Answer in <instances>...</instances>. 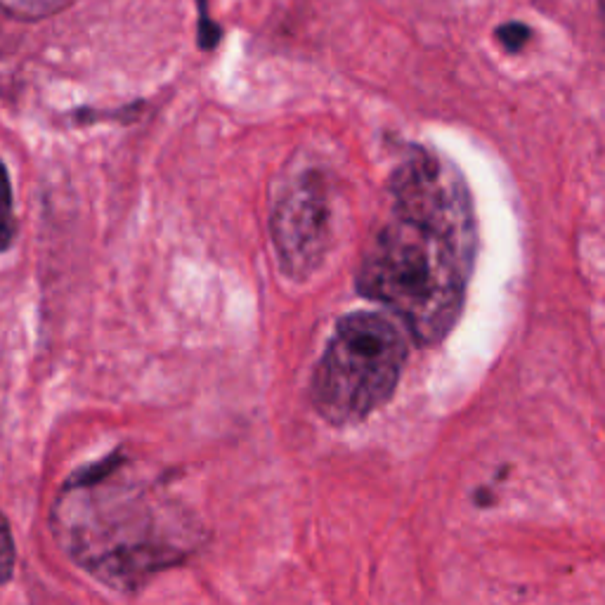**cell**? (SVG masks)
Returning a JSON list of instances; mask_svg holds the SVG:
<instances>
[{
    "mask_svg": "<svg viewBox=\"0 0 605 605\" xmlns=\"http://www.w3.org/2000/svg\"><path fill=\"white\" fill-rule=\"evenodd\" d=\"M272 242L286 277L303 282L322 265L331 242L329 192L317 173L286 185L270 220Z\"/></svg>",
    "mask_w": 605,
    "mask_h": 605,
    "instance_id": "277c9868",
    "label": "cell"
},
{
    "mask_svg": "<svg viewBox=\"0 0 605 605\" xmlns=\"http://www.w3.org/2000/svg\"><path fill=\"white\" fill-rule=\"evenodd\" d=\"M405 362L398 324L383 312H350L336 324L312 376V405L334 426L360 424L390 400Z\"/></svg>",
    "mask_w": 605,
    "mask_h": 605,
    "instance_id": "3957f363",
    "label": "cell"
},
{
    "mask_svg": "<svg viewBox=\"0 0 605 605\" xmlns=\"http://www.w3.org/2000/svg\"><path fill=\"white\" fill-rule=\"evenodd\" d=\"M497 41L509 52H520L532 38V29L523 22H506L497 26Z\"/></svg>",
    "mask_w": 605,
    "mask_h": 605,
    "instance_id": "ba28073f",
    "label": "cell"
},
{
    "mask_svg": "<svg viewBox=\"0 0 605 605\" xmlns=\"http://www.w3.org/2000/svg\"><path fill=\"white\" fill-rule=\"evenodd\" d=\"M50 525L71 561L119 591L140 589L159 570L185 561L199 542L190 513L121 452L64 483Z\"/></svg>",
    "mask_w": 605,
    "mask_h": 605,
    "instance_id": "7a4b0ae2",
    "label": "cell"
},
{
    "mask_svg": "<svg viewBox=\"0 0 605 605\" xmlns=\"http://www.w3.org/2000/svg\"><path fill=\"white\" fill-rule=\"evenodd\" d=\"M390 211L362 253L357 291L381 303L421 346L461 317L476 260V216L447 161L416 152L393 173Z\"/></svg>",
    "mask_w": 605,
    "mask_h": 605,
    "instance_id": "6da1fadb",
    "label": "cell"
},
{
    "mask_svg": "<svg viewBox=\"0 0 605 605\" xmlns=\"http://www.w3.org/2000/svg\"><path fill=\"white\" fill-rule=\"evenodd\" d=\"M199 8V48L213 50L223 38V29L208 15V0H197Z\"/></svg>",
    "mask_w": 605,
    "mask_h": 605,
    "instance_id": "9c48e42d",
    "label": "cell"
},
{
    "mask_svg": "<svg viewBox=\"0 0 605 605\" xmlns=\"http://www.w3.org/2000/svg\"><path fill=\"white\" fill-rule=\"evenodd\" d=\"M15 539H12V530L8 518L0 513V587L12 580V572H15Z\"/></svg>",
    "mask_w": 605,
    "mask_h": 605,
    "instance_id": "52a82bcc",
    "label": "cell"
},
{
    "mask_svg": "<svg viewBox=\"0 0 605 605\" xmlns=\"http://www.w3.org/2000/svg\"><path fill=\"white\" fill-rule=\"evenodd\" d=\"M17 237V218H15V197H12V185L8 168L0 161V253L10 251Z\"/></svg>",
    "mask_w": 605,
    "mask_h": 605,
    "instance_id": "8992f818",
    "label": "cell"
},
{
    "mask_svg": "<svg viewBox=\"0 0 605 605\" xmlns=\"http://www.w3.org/2000/svg\"><path fill=\"white\" fill-rule=\"evenodd\" d=\"M74 0H0V12L22 19V22H38L67 10Z\"/></svg>",
    "mask_w": 605,
    "mask_h": 605,
    "instance_id": "5b68a950",
    "label": "cell"
}]
</instances>
